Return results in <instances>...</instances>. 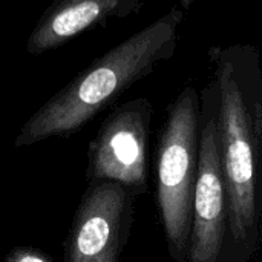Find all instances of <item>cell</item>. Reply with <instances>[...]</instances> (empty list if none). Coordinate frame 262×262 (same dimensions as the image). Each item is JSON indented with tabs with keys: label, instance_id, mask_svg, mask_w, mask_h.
I'll list each match as a JSON object with an SVG mask.
<instances>
[{
	"label": "cell",
	"instance_id": "1",
	"mask_svg": "<svg viewBox=\"0 0 262 262\" xmlns=\"http://www.w3.org/2000/svg\"><path fill=\"white\" fill-rule=\"evenodd\" d=\"M229 230L236 243L256 239L262 200V64L255 46L212 49Z\"/></svg>",
	"mask_w": 262,
	"mask_h": 262
},
{
	"label": "cell",
	"instance_id": "2",
	"mask_svg": "<svg viewBox=\"0 0 262 262\" xmlns=\"http://www.w3.org/2000/svg\"><path fill=\"white\" fill-rule=\"evenodd\" d=\"M183 15V9L173 6L91 63L26 120L14 146H31L80 130L127 88L175 54Z\"/></svg>",
	"mask_w": 262,
	"mask_h": 262
},
{
	"label": "cell",
	"instance_id": "3",
	"mask_svg": "<svg viewBox=\"0 0 262 262\" xmlns=\"http://www.w3.org/2000/svg\"><path fill=\"white\" fill-rule=\"evenodd\" d=\"M200 103L192 86L184 88L169 109L157 160V198L173 259H187L193 195L198 173Z\"/></svg>",
	"mask_w": 262,
	"mask_h": 262
},
{
	"label": "cell",
	"instance_id": "4",
	"mask_svg": "<svg viewBox=\"0 0 262 262\" xmlns=\"http://www.w3.org/2000/svg\"><path fill=\"white\" fill-rule=\"evenodd\" d=\"M229 224V198L221 160L216 91L212 83L203 97L198 173L187 262H218Z\"/></svg>",
	"mask_w": 262,
	"mask_h": 262
},
{
	"label": "cell",
	"instance_id": "5",
	"mask_svg": "<svg viewBox=\"0 0 262 262\" xmlns=\"http://www.w3.org/2000/svg\"><path fill=\"white\" fill-rule=\"evenodd\" d=\"M134 190L115 181H92L74 213L64 262H118L132 221Z\"/></svg>",
	"mask_w": 262,
	"mask_h": 262
},
{
	"label": "cell",
	"instance_id": "6",
	"mask_svg": "<svg viewBox=\"0 0 262 262\" xmlns=\"http://www.w3.org/2000/svg\"><path fill=\"white\" fill-rule=\"evenodd\" d=\"M152 106L137 98L118 106L100 126L88 152V180L146 189V152Z\"/></svg>",
	"mask_w": 262,
	"mask_h": 262
},
{
	"label": "cell",
	"instance_id": "7",
	"mask_svg": "<svg viewBox=\"0 0 262 262\" xmlns=\"http://www.w3.org/2000/svg\"><path fill=\"white\" fill-rule=\"evenodd\" d=\"M138 0H55L31 32L26 49L41 54L58 48L72 37L103 21L109 15L130 9Z\"/></svg>",
	"mask_w": 262,
	"mask_h": 262
},
{
	"label": "cell",
	"instance_id": "8",
	"mask_svg": "<svg viewBox=\"0 0 262 262\" xmlns=\"http://www.w3.org/2000/svg\"><path fill=\"white\" fill-rule=\"evenodd\" d=\"M5 262H52L51 258L38 249L31 247H18L14 249Z\"/></svg>",
	"mask_w": 262,
	"mask_h": 262
}]
</instances>
